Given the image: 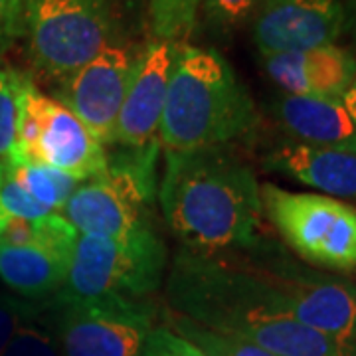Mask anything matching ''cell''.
<instances>
[{"label": "cell", "mask_w": 356, "mask_h": 356, "mask_svg": "<svg viewBox=\"0 0 356 356\" xmlns=\"http://www.w3.org/2000/svg\"><path fill=\"white\" fill-rule=\"evenodd\" d=\"M208 24L222 32L242 26L257 10L261 0H202Z\"/></svg>", "instance_id": "cell-23"}, {"label": "cell", "mask_w": 356, "mask_h": 356, "mask_svg": "<svg viewBox=\"0 0 356 356\" xmlns=\"http://www.w3.org/2000/svg\"><path fill=\"white\" fill-rule=\"evenodd\" d=\"M8 166H10L13 177L24 186L26 192L34 196L40 204H44L46 208H50L51 212L62 210L67 198L81 184L72 175H65L51 166L26 165V163Z\"/></svg>", "instance_id": "cell-17"}, {"label": "cell", "mask_w": 356, "mask_h": 356, "mask_svg": "<svg viewBox=\"0 0 356 356\" xmlns=\"http://www.w3.org/2000/svg\"><path fill=\"white\" fill-rule=\"evenodd\" d=\"M343 103H344V107H346V111H348V115L353 117V121H355V125H356V77H355V81H353V86L348 88V91H346V93H344Z\"/></svg>", "instance_id": "cell-28"}, {"label": "cell", "mask_w": 356, "mask_h": 356, "mask_svg": "<svg viewBox=\"0 0 356 356\" xmlns=\"http://www.w3.org/2000/svg\"><path fill=\"white\" fill-rule=\"evenodd\" d=\"M344 26L343 32H346L353 40H356V0H344Z\"/></svg>", "instance_id": "cell-27"}, {"label": "cell", "mask_w": 356, "mask_h": 356, "mask_svg": "<svg viewBox=\"0 0 356 356\" xmlns=\"http://www.w3.org/2000/svg\"><path fill=\"white\" fill-rule=\"evenodd\" d=\"M48 327L62 356H140L154 329V311L143 299L97 297L50 301Z\"/></svg>", "instance_id": "cell-7"}, {"label": "cell", "mask_w": 356, "mask_h": 356, "mask_svg": "<svg viewBox=\"0 0 356 356\" xmlns=\"http://www.w3.org/2000/svg\"><path fill=\"white\" fill-rule=\"evenodd\" d=\"M70 257L38 243H0V280L26 299H46L64 287Z\"/></svg>", "instance_id": "cell-16"}, {"label": "cell", "mask_w": 356, "mask_h": 356, "mask_svg": "<svg viewBox=\"0 0 356 356\" xmlns=\"http://www.w3.org/2000/svg\"><path fill=\"white\" fill-rule=\"evenodd\" d=\"M159 202L184 250L216 255L259 245L261 186L228 147L165 153Z\"/></svg>", "instance_id": "cell-1"}, {"label": "cell", "mask_w": 356, "mask_h": 356, "mask_svg": "<svg viewBox=\"0 0 356 356\" xmlns=\"http://www.w3.org/2000/svg\"><path fill=\"white\" fill-rule=\"evenodd\" d=\"M111 0H32L26 40L42 76L64 79L113 44Z\"/></svg>", "instance_id": "cell-6"}, {"label": "cell", "mask_w": 356, "mask_h": 356, "mask_svg": "<svg viewBox=\"0 0 356 356\" xmlns=\"http://www.w3.org/2000/svg\"><path fill=\"white\" fill-rule=\"evenodd\" d=\"M32 0H0V48L26 34Z\"/></svg>", "instance_id": "cell-26"}, {"label": "cell", "mask_w": 356, "mask_h": 356, "mask_svg": "<svg viewBox=\"0 0 356 356\" xmlns=\"http://www.w3.org/2000/svg\"><path fill=\"white\" fill-rule=\"evenodd\" d=\"M38 311V307L22 303L8 295H0V356L4 355V350L10 344L16 331L28 318L36 317Z\"/></svg>", "instance_id": "cell-25"}, {"label": "cell", "mask_w": 356, "mask_h": 356, "mask_svg": "<svg viewBox=\"0 0 356 356\" xmlns=\"http://www.w3.org/2000/svg\"><path fill=\"white\" fill-rule=\"evenodd\" d=\"M140 356H206L188 339L180 337L170 327H154Z\"/></svg>", "instance_id": "cell-24"}, {"label": "cell", "mask_w": 356, "mask_h": 356, "mask_svg": "<svg viewBox=\"0 0 356 356\" xmlns=\"http://www.w3.org/2000/svg\"><path fill=\"white\" fill-rule=\"evenodd\" d=\"M2 356H62V353L48 323L36 315L16 331Z\"/></svg>", "instance_id": "cell-22"}, {"label": "cell", "mask_w": 356, "mask_h": 356, "mask_svg": "<svg viewBox=\"0 0 356 356\" xmlns=\"http://www.w3.org/2000/svg\"><path fill=\"white\" fill-rule=\"evenodd\" d=\"M202 0H149V22L154 40L180 44L191 36Z\"/></svg>", "instance_id": "cell-20"}, {"label": "cell", "mask_w": 356, "mask_h": 356, "mask_svg": "<svg viewBox=\"0 0 356 356\" xmlns=\"http://www.w3.org/2000/svg\"><path fill=\"white\" fill-rule=\"evenodd\" d=\"M28 83L30 76L0 64V165L10 163Z\"/></svg>", "instance_id": "cell-18"}, {"label": "cell", "mask_w": 356, "mask_h": 356, "mask_svg": "<svg viewBox=\"0 0 356 356\" xmlns=\"http://www.w3.org/2000/svg\"><path fill=\"white\" fill-rule=\"evenodd\" d=\"M264 166L315 191L356 200L355 153L285 140L266 154Z\"/></svg>", "instance_id": "cell-15"}, {"label": "cell", "mask_w": 356, "mask_h": 356, "mask_svg": "<svg viewBox=\"0 0 356 356\" xmlns=\"http://www.w3.org/2000/svg\"><path fill=\"white\" fill-rule=\"evenodd\" d=\"M277 291L295 321L334 341L355 344L356 285L339 275L311 271L283 255H264L252 266Z\"/></svg>", "instance_id": "cell-9"}, {"label": "cell", "mask_w": 356, "mask_h": 356, "mask_svg": "<svg viewBox=\"0 0 356 356\" xmlns=\"http://www.w3.org/2000/svg\"><path fill=\"white\" fill-rule=\"evenodd\" d=\"M261 56L267 76L289 95L343 102L356 77V58L337 46Z\"/></svg>", "instance_id": "cell-13"}, {"label": "cell", "mask_w": 356, "mask_h": 356, "mask_svg": "<svg viewBox=\"0 0 356 356\" xmlns=\"http://www.w3.org/2000/svg\"><path fill=\"white\" fill-rule=\"evenodd\" d=\"M269 111L295 143L356 154V125L341 99L283 93Z\"/></svg>", "instance_id": "cell-14"}, {"label": "cell", "mask_w": 356, "mask_h": 356, "mask_svg": "<svg viewBox=\"0 0 356 356\" xmlns=\"http://www.w3.org/2000/svg\"><path fill=\"white\" fill-rule=\"evenodd\" d=\"M248 88L216 50L177 46L159 145L168 151L226 147L257 127Z\"/></svg>", "instance_id": "cell-2"}, {"label": "cell", "mask_w": 356, "mask_h": 356, "mask_svg": "<svg viewBox=\"0 0 356 356\" xmlns=\"http://www.w3.org/2000/svg\"><path fill=\"white\" fill-rule=\"evenodd\" d=\"M264 214L305 261L325 269L356 267V208L331 196L261 186Z\"/></svg>", "instance_id": "cell-5"}, {"label": "cell", "mask_w": 356, "mask_h": 356, "mask_svg": "<svg viewBox=\"0 0 356 356\" xmlns=\"http://www.w3.org/2000/svg\"><path fill=\"white\" fill-rule=\"evenodd\" d=\"M355 339H356V331H355Z\"/></svg>", "instance_id": "cell-32"}, {"label": "cell", "mask_w": 356, "mask_h": 356, "mask_svg": "<svg viewBox=\"0 0 356 356\" xmlns=\"http://www.w3.org/2000/svg\"><path fill=\"white\" fill-rule=\"evenodd\" d=\"M350 356H356V353H355V350H353V355H350Z\"/></svg>", "instance_id": "cell-30"}, {"label": "cell", "mask_w": 356, "mask_h": 356, "mask_svg": "<svg viewBox=\"0 0 356 356\" xmlns=\"http://www.w3.org/2000/svg\"><path fill=\"white\" fill-rule=\"evenodd\" d=\"M51 214L50 208L30 196L26 188L13 177L10 166L0 165V216L18 220H40Z\"/></svg>", "instance_id": "cell-21"}, {"label": "cell", "mask_w": 356, "mask_h": 356, "mask_svg": "<svg viewBox=\"0 0 356 356\" xmlns=\"http://www.w3.org/2000/svg\"><path fill=\"white\" fill-rule=\"evenodd\" d=\"M178 44L153 40L140 50L135 74L117 117L111 145L125 151H147L159 145L170 70Z\"/></svg>", "instance_id": "cell-11"}, {"label": "cell", "mask_w": 356, "mask_h": 356, "mask_svg": "<svg viewBox=\"0 0 356 356\" xmlns=\"http://www.w3.org/2000/svg\"><path fill=\"white\" fill-rule=\"evenodd\" d=\"M343 0H261L254 40L261 54L334 46L343 34Z\"/></svg>", "instance_id": "cell-12"}, {"label": "cell", "mask_w": 356, "mask_h": 356, "mask_svg": "<svg viewBox=\"0 0 356 356\" xmlns=\"http://www.w3.org/2000/svg\"><path fill=\"white\" fill-rule=\"evenodd\" d=\"M168 318H170V329L196 344L206 356H275L243 339L204 329L182 315H170Z\"/></svg>", "instance_id": "cell-19"}, {"label": "cell", "mask_w": 356, "mask_h": 356, "mask_svg": "<svg viewBox=\"0 0 356 356\" xmlns=\"http://www.w3.org/2000/svg\"><path fill=\"white\" fill-rule=\"evenodd\" d=\"M355 353H356V344H355Z\"/></svg>", "instance_id": "cell-31"}, {"label": "cell", "mask_w": 356, "mask_h": 356, "mask_svg": "<svg viewBox=\"0 0 356 356\" xmlns=\"http://www.w3.org/2000/svg\"><path fill=\"white\" fill-rule=\"evenodd\" d=\"M139 56L140 51L113 42L58 81L54 99L76 115L105 149L113 139L115 123Z\"/></svg>", "instance_id": "cell-10"}, {"label": "cell", "mask_w": 356, "mask_h": 356, "mask_svg": "<svg viewBox=\"0 0 356 356\" xmlns=\"http://www.w3.org/2000/svg\"><path fill=\"white\" fill-rule=\"evenodd\" d=\"M166 269V245L149 229L127 240L77 236L67 275L58 299L129 297L143 299L156 291Z\"/></svg>", "instance_id": "cell-4"}, {"label": "cell", "mask_w": 356, "mask_h": 356, "mask_svg": "<svg viewBox=\"0 0 356 356\" xmlns=\"http://www.w3.org/2000/svg\"><path fill=\"white\" fill-rule=\"evenodd\" d=\"M4 224H6V218L0 216V232H2V228H4Z\"/></svg>", "instance_id": "cell-29"}, {"label": "cell", "mask_w": 356, "mask_h": 356, "mask_svg": "<svg viewBox=\"0 0 356 356\" xmlns=\"http://www.w3.org/2000/svg\"><path fill=\"white\" fill-rule=\"evenodd\" d=\"M159 147L147 151L115 149L107 153V168L83 180L67 198L60 214L81 236L127 240L154 229V163Z\"/></svg>", "instance_id": "cell-3"}, {"label": "cell", "mask_w": 356, "mask_h": 356, "mask_svg": "<svg viewBox=\"0 0 356 356\" xmlns=\"http://www.w3.org/2000/svg\"><path fill=\"white\" fill-rule=\"evenodd\" d=\"M16 163L51 166L83 182L107 168V149L76 115L30 79L8 165Z\"/></svg>", "instance_id": "cell-8"}]
</instances>
